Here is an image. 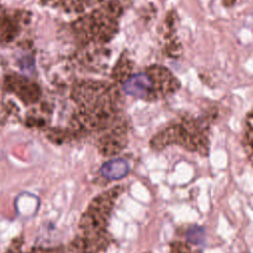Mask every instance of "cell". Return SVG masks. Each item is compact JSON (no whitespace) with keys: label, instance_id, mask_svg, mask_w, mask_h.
<instances>
[{"label":"cell","instance_id":"obj_6","mask_svg":"<svg viewBox=\"0 0 253 253\" xmlns=\"http://www.w3.org/2000/svg\"><path fill=\"white\" fill-rule=\"evenodd\" d=\"M21 14L0 6V44L12 43L21 31Z\"/></svg>","mask_w":253,"mask_h":253},{"label":"cell","instance_id":"obj_3","mask_svg":"<svg viewBox=\"0 0 253 253\" xmlns=\"http://www.w3.org/2000/svg\"><path fill=\"white\" fill-rule=\"evenodd\" d=\"M170 144H178L190 151L208 155L209 152V126L206 120L183 119L172 124L150 141L152 148L160 150Z\"/></svg>","mask_w":253,"mask_h":253},{"label":"cell","instance_id":"obj_11","mask_svg":"<svg viewBox=\"0 0 253 253\" xmlns=\"http://www.w3.org/2000/svg\"><path fill=\"white\" fill-rule=\"evenodd\" d=\"M170 253H200L197 250H193L191 246L185 242L176 241L170 245Z\"/></svg>","mask_w":253,"mask_h":253},{"label":"cell","instance_id":"obj_5","mask_svg":"<svg viewBox=\"0 0 253 253\" xmlns=\"http://www.w3.org/2000/svg\"><path fill=\"white\" fill-rule=\"evenodd\" d=\"M123 91L137 99H158L155 81L148 69L145 73H137L128 77L123 84Z\"/></svg>","mask_w":253,"mask_h":253},{"label":"cell","instance_id":"obj_9","mask_svg":"<svg viewBox=\"0 0 253 253\" xmlns=\"http://www.w3.org/2000/svg\"><path fill=\"white\" fill-rule=\"evenodd\" d=\"M101 174L108 180H119L129 172V165L123 158H114L105 162L100 169Z\"/></svg>","mask_w":253,"mask_h":253},{"label":"cell","instance_id":"obj_12","mask_svg":"<svg viewBox=\"0 0 253 253\" xmlns=\"http://www.w3.org/2000/svg\"><path fill=\"white\" fill-rule=\"evenodd\" d=\"M6 253H64L61 248H42V247H36L31 249L28 252H21V250L15 251L14 248L11 246V248Z\"/></svg>","mask_w":253,"mask_h":253},{"label":"cell","instance_id":"obj_8","mask_svg":"<svg viewBox=\"0 0 253 253\" xmlns=\"http://www.w3.org/2000/svg\"><path fill=\"white\" fill-rule=\"evenodd\" d=\"M126 128L125 126H117L104 135L98 143L100 152L106 156L115 155L122 151L126 145Z\"/></svg>","mask_w":253,"mask_h":253},{"label":"cell","instance_id":"obj_4","mask_svg":"<svg viewBox=\"0 0 253 253\" xmlns=\"http://www.w3.org/2000/svg\"><path fill=\"white\" fill-rule=\"evenodd\" d=\"M122 10L118 2L110 1L92 14L77 21L74 30L82 42H104L117 31Z\"/></svg>","mask_w":253,"mask_h":253},{"label":"cell","instance_id":"obj_13","mask_svg":"<svg viewBox=\"0 0 253 253\" xmlns=\"http://www.w3.org/2000/svg\"><path fill=\"white\" fill-rule=\"evenodd\" d=\"M251 113L248 114V122H247V126L248 129L245 131L244 139H245V146L248 147V155L249 159H251V143H252V126H251Z\"/></svg>","mask_w":253,"mask_h":253},{"label":"cell","instance_id":"obj_1","mask_svg":"<svg viewBox=\"0 0 253 253\" xmlns=\"http://www.w3.org/2000/svg\"><path fill=\"white\" fill-rule=\"evenodd\" d=\"M124 187L115 186L94 198L81 215L78 230L69 244L73 253H103L111 242L109 224L116 201Z\"/></svg>","mask_w":253,"mask_h":253},{"label":"cell","instance_id":"obj_2","mask_svg":"<svg viewBox=\"0 0 253 253\" xmlns=\"http://www.w3.org/2000/svg\"><path fill=\"white\" fill-rule=\"evenodd\" d=\"M73 100L78 106L76 117L80 130L106 128L116 112V91L106 82L84 81L75 86Z\"/></svg>","mask_w":253,"mask_h":253},{"label":"cell","instance_id":"obj_7","mask_svg":"<svg viewBox=\"0 0 253 253\" xmlns=\"http://www.w3.org/2000/svg\"><path fill=\"white\" fill-rule=\"evenodd\" d=\"M6 80L8 88L25 103H35L39 99L41 92L36 83L19 75H10Z\"/></svg>","mask_w":253,"mask_h":253},{"label":"cell","instance_id":"obj_10","mask_svg":"<svg viewBox=\"0 0 253 253\" xmlns=\"http://www.w3.org/2000/svg\"><path fill=\"white\" fill-rule=\"evenodd\" d=\"M204 236H205L204 229L199 226L190 227L186 233L188 242L192 243V244H196V245L204 242Z\"/></svg>","mask_w":253,"mask_h":253}]
</instances>
